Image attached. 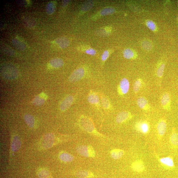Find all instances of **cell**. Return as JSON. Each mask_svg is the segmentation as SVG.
Here are the masks:
<instances>
[{
    "label": "cell",
    "mask_w": 178,
    "mask_h": 178,
    "mask_svg": "<svg viewBox=\"0 0 178 178\" xmlns=\"http://www.w3.org/2000/svg\"><path fill=\"white\" fill-rule=\"evenodd\" d=\"M1 72L4 76L8 79H14L17 77L18 71L14 66L10 65H4L2 67Z\"/></svg>",
    "instance_id": "6da1fadb"
},
{
    "label": "cell",
    "mask_w": 178,
    "mask_h": 178,
    "mask_svg": "<svg viewBox=\"0 0 178 178\" xmlns=\"http://www.w3.org/2000/svg\"><path fill=\"white\" fill-rule=\"evenodd\" d=\"M24 119L27 124L30 128H32L34 125V119L31 115L27 114L24 115Z\"/></svg>",
    "instance_id": "cb8c5ba5"
},
{
    "label": "cell",
    "mask_w": 178,
    "mask_h": 178,
    "mask_svg": "<svg viewBox=\"0 0 178 178\" xmlns=\"http://www.w3.org/2000/svg\"><path fill=\"white\" fill-rule=\"evenodd\" d=\"M77 176L80 178H90L94 176L92 172L87 171H80L78 172L77 174Z\"/></svg>",
    "instance_id": "83f0119b"
},
{
    "label": "cell",
    "mask_w": 178,
    "mask_h": 178,
    "mask_svg": "<svg viewBox=\"0 0 178 178\" xmlns=\"http://www.w3.org/2000/svg\"><path fill=\"white\" fill-rule=\"evenodd\" d=\"M12 43L13 45L19 50L24 51L26 49V46L25 44L17 39H13Z\"/></svg>",
    "instance_id": "ffe728a7"
},
{
    "label": "cell",
    "mask_w": 178,
    "mask_h": 178,
    "mask_svg": "<svg viewBox=\"0 0 178 178\" xmlns=\"http://www.w3.org/2000/svg\"><path fill=\"white\" fill-rule=\"evenodd\" d=\"M133 117L130 112L126 111H122L117 116L116 121L118 123H122L131 120Z\"/></svg>",
    "instance_id": "52a82bcc"
},
{
    "label": "cell",
    "mask_w": 178,
    "mask_h": 178,
    "mask_svg": "<svg viewBox=\"0 0 178 178\" xmlns=\"http://www.w3.org/2000/svg\"><path fill=\"white\" fill-rule=\"evenodd\" d=\"M45 100L43 98L40 96H36L33 99L32 101V104L36 106H41L43 105L45 102Z\"/></svg>",
    "instance_id": "484cf974"
},
{
    "label": "cell",
    "mask_w": 178,
    "mask_h": 178,
    "mask_svg": "<svg viewBox=\"0 0 178 178\" xmlns=\"http://www.w3.org/2000/svg\"><path fill=\"white\" fill-rule=\"evenodd\" d=\"M55 41L58 45L62 48H67L70 44V42L68 39L64 37L58 38L55 40Z\"/></svg>",
    "instance_id": "ac0fdd59"
},
{
    "label": "cell",
    "mask_w": 178,
    "mask_h": 178,
    "mask_svg": "<svg viewBox=\"0 0 178 178\" xmlns=\"http://www.w3.org/2000/svg\"><path fill=\"white\" fill-rule=\"evenodd\" d=\"M60 159L64 162H70L73 161L74 157L73 155L66 153H62L59 156Z\"/></svg>",
    "instance_id": "7402d4cb"
},
{
    "label": "cell",
    "mask_w": 178,
    "mask_h": 178,
    "mask_svg": "<svg viewBox=\"0 0 178 178\" xmlns=\"http://www.w3.org/2000/svg\"><path fill=\"white\" fill-rule=\"evenodd\" d=\"M74 101L73 96H69L67 97L61 103L60 105V109L63 112L67 110L70 107Z\"/></svg>",
    "instance_id": "30bf717a"
},
{
    "label": "cell",
    "mask_w": 178,
    "mask_h": 178,
    "mask_svg": "<svg viewBox=\"0 0 178 178\" xmlns=\"http://www.w3.org/2000/svg\"><path fill=\"white\" fill-rule=\"evenodd\" d=\"M17 2L18 4L22 6H25L27 4V3L25 1H18Z\"/></svg>",
    "instance_id": "60d3db41"
},
{
    "label": "cell",
    "mask_w": 178,
    "mask_h": 178,
    "mask_svg": "<svg viewBox=\"0 0 178 178\" xmlns=\"http://www.w3.org/2000/svg\"><path fill=\"white\" fill-rule=\"evenodd\" d=\"M85 75V69L82 67L77 68L70 75L69 80L71 83H75L79 81L84 77Z\"/></svg>",
    "instance_id": "277c9868"
},
{
    "label": "cell",
    "mask_w": 178,
    "mask_h": 178,
    "mask_svg": "<svg viewBox=\"0 0 178 178\" xmlns=\"http://www.w3.org/2000/svg\"><path fill=\"white\" fill-rule=\"evenodd\" d=\"M50 63L52 67L55 68L62 67L64 65L63 60L58 58L52 59L50 61Z\"/></svg>",
    "instance_id": "44dd1931"
},
{
    "label": "cell",
    "mask_w": 178,
    "mask_h": 178,
    "mask_svg": "<svg viewBox=\"0 0 178 178\" xmlns=\"http://www.w3.org/2000/svg\"><path fill=\"white\" fill-rule=\"evenodd\" d=\"M115 12V10L114 8L111 7H108L102 10L100 12V14L102 16L112 15Z\"/></svg>",
    "instance_id": "4316f807"
},
{
    "label": "cell",
    "mask_w": 178,
    "mask_h": 178,
    "mask_svg": "<svg viewBox=\"0 0 178 178\" xmlns=\"http://www.w3.org/2000/svg\"><path fill=\"white\" fill-rule=\"evenodd\" d=\"M80 126L83 129L89 133H96L95 127L90 119L86 117L83 116L80 118Z\"/></svg>",
    "instance_id": "3957f363"
},
{
    "label": "cell",
    "mask_w": 178,
    "mask_h": 178,
    "mask_svg": "<svg viewBox=\"0 0 178 178\" xmlns=\"http://www.w3.org/2000/svg\"><path fill=\"white\" fill-rule=\"evenodd\" d=\"M137 104L139 107L146 111L149 110L151 108L148 101L143 97H140L138 99Z\"/></svg>",
    "instance_id": "5bb4252c"
},
{
    "label": "cell",
    "mask_w": 178,
    "mask_h": 178,
    "mask_svg": "<svg viewBox=\"0 0 178 178\" xmlns=\"http://www.w3.org/2000/svg\"><path fill=\"white\" fill-rule=\"evenodd\" d=\"M24 22L26 26L29 27H33L35 24L34 21L30 19H25Z\"/></svg>",
    "instance_id": "8d00e7d4"
},
{
    "label": "cell",
    "mask_w": 178,
    "mask_h": 178,
    "mask_svg": "<svg viewBox=\"0 0 178 178\" xmlns=\"http://www.w3.org/2000/svg\"><path fill=\"white\" fill-rule=\"evenodd\" d=\"M111 28L106 27L105 29H101L98 31L99 34L102 36H107L109 35L111 32Z\"/></svg>",
    "instance_id": "836d02e7"
},
{
    "label": "cell",
    "mask_w": 178,
    "mask_h": 178,
    "mask_svg": "<svg viewBox=\"0 0 178 178\" xmlns=\"http://www.w3.org/2000/svg\"><path fill=\"white\" fill-rule=\"evenodd\" d=\"M55 5L54 2H50L47 5L46 12L49 15H51L55 11Z\"/></svg>",
    "instance_id": "f1b7e54d"
},
{
    "label": "cell",
    "mask_w": 178,
    "mask_h": 178,
    "mask_svg": "<svg viewBox=\"0 0 178 178\" xmlns=\"http://www.w3.org/2000/svg\"><path fill=\"white\" fill-rule=\"evenodd\" d=\"M143 48L147 51H149L152 47V44L151 42L149 41H144L142 44Z\"/></svg>",
    "instance_id": "d590c367"
},
{
    "label": "cell",
    "mask_w": 178,
    "mask_h": 178,
    "mask_svg": "<svg viewBox=\"0 0 178 178\" xmlns=\"http://www.w3.org/2000/svg\"><path fill=\"white\" fill-rule=\"evenodd\" d=\"M167 124L165 119L162 118L158 121L157 125V130L158 136L160 138L164 135L167 130Z\"/></svg>",
    "instance_id": "ba28073f"
},
{
    "label": "cell",
    "mask_w": 178,
    "mask_h": 178,
    "mask_svg": "<svg viewBox=\"0 0 178 178\" xmlns=\"http://www.w3.org/2000/svg\"><path fill=\"white\" fill-rule=\"evenodd\" d=\"M101 102L103 106L106 109H110L111 107L110 102L106 97H103L101 98Z\"/></svg>",
    "instance_id": "d6a6232c"
},
{
    "label": "cell",
    "mask_w": 178,
    "mask_h": 178,
    "mask_svg": "<svg viewBox=\"0 0 178 178\" xmlns=\"http://www.w3.org/2000/svg\"><path fill=\"white\" fill-rule=\"evenodd\" d=\"M55 136L52 133H49L44 136L41 142L42 147L44 149H48L53 145Z\"/></svg>",
    "instance_id": "5b68a950"
},
{
    "label": "cell",
    "mask_w": 178,
    "mask_h": 178,
    "mask_svg": "<svg viewBox=\"0 0 178 178\" xmlns=\"http://www.w3.org/2000/svg\"><path fill=\"white\" fill-rule=\"evenodd\" d=\"M86 53L91 55H94L96 54V52L95 50L92 48H89L86 50Z\"/></svg>",
    "instance_id": "ab89813d"
},
{
    "label": "cell",
    "mask_w": 178,
    "mask_h": 178,
    "mask_svg": "<svg viewBox=\"0 0 178 178\" xmlns=\"http://www.w3.org/2000/svg\"><path fill=\"white\" fill-rule=\"evenodd\" d=\"M160 162L166 168L169 169L174 168V164L173 159L171 157H166L160 158Z\"/></svg>",
    "instance_id": "4fadbf2b"
},
{
    "label": "cell",
    "mask_w": 178,
    "mask_h": 178,
    "mask_svg": "<svg viewBox=\"0 0 178 178\" xmlns=\"http://www.w3.org/2000/svg\"><path fill=\"white\" fill-rule=\"evenodd\" d=\"M124 154L125 152L123 150L119 149H113L110 152L111 157L115 159H120Z\"/></svg>",
    "instance_id": "d6986e66"
},
{
    "label": "cell",
    "mask_w": 178,
    "mask_h": 178,
    "mask_svg": "<svg viewBox=\"0 0 178 178\" xmlns=\"http://www.w3.org/2000/svg\"><path fill=\"white\" fill-rule=\"evenodd\" d=\"M130 88L129 82L126 78H123L121 80L118 88V91L121 95L126 94L129 91Z\"/></svg>",
    "instance_id": "8992f818"
},
{
    "label": "cell",
    "mask_w": 178,
    "mask_h": 178,
    "mask_svg": "<svg viewBox=\"0 0 178 178\" xmlns=\"http://www.w3.org/2000/svg\"><path fill=\"white\" fill-rule=\"evenodd\" d=\"M146 25L149 29L153 31H155L157 29L156 25L151 20H147L146 22Z\"/></svg>",
    "instance_id": "e575fe53"
},
{
    "label": "cell",
    "mask_w": 178,
    "mask_h": 178,
    "mask_svg": "<svg viewBox=\"0 0 178 178\" xmlns=\"http://www.w3.org/2000/svg\"><path fill=\"white\" fill-rule=\"evenodd\" d=\"M94 5V2L91 1L85 2L82 5L81 9L83 12H86L90 9Z\"/></svg>",
    "instance_id": "f546056e"
},
{
    "label": "cell",
    "mask_w": 178,
    "mask_h": 178,
    "mask_svg": "<svg viewBox=\"0 0 178 178\" xmlns=\"http://www.w3.org/2000/svg\"><path fill=\"white\" fill-rule=\"evenodd\" d=\"M110 55V52L108 50L105 51L102 56V60L103 62H104L108 59Z\"/></svg>",
    "instance_id": "74e56055"
},
{
    "label": "cell",
    "mask_w": 178,
    "mask_h": 178,
    "mask_svg": "<svg viewBox=\"0 0 178 178\" xmlns=\"http://www.w3.org/2000/svg\"><path fill=\"white\" fill-rule=\"evenodd\" d=\"M131 167L133 171L138 173L143 172L145 168L143 161L141 160L134 161L132 163Z\"/></svg>",
    "instance_id": "8fae6325"
},
{
    "label": "cell",
    "mask_w": 178,
    "mask_h": 178,
    "mask_svg": "<svg viewBox=\"0 0 178 178\" xmlns=\"http://www.w3.org/2000/svg\"><path fill=\"white\" fill-rule=\"evenodd\" d=\"M165 65L164 63H161L157 69V75L158 77H159L160 78H162L163 76Z\"/></svg>",
    "instance_id": "1f68e13d"
},
{
    "label": "cell",
    "mask_w": 178,
    "mask_h": 178,
    "mask_svg": "<svg viewBox=\"0 0 178 178\" xmlns=\"http://www.w3.org/2000/svg\"><path fill=\"white\" fill-rule=\"evenodd\" d=\"M123 56L127 59H133L136 57L134 52L130 49L127 48L124 50Z\"/></svg>",
    "instance_id": "603a6c76"
},
{
    "label": "cell",
    "mask_w": 178,
    "mask_h": 178,
    "mask_svg": "<svg viewBox=\"0 0 178 178\" xmlns=\"http://www.w3.org/2000/svg\"><path fill=\"white\" fill-rule=\"evenodd\" d=\"M38 176L40 178H49L50 176L49 172L45 169H42L38 172Z\"/></svg>",
    "instance_id": "4dcf8cb0"
},
{
    "label": "cell",
    "mask_w": 178,
    "mask_h": 178,
    "mask_svg": "<svg viewBox=\"0 0 178 178\" xmlns=\"http://www.w3.org/2000/svg\"><path fill=\"white\" fill-rule=\"evenodd\" d=\"M77 151L83 156L88 157H94L95 153L93 147L90 146L81 145L77 147Z\"/></svg>",
    "instance_id": "7a4b0ae2"
},
{
    "label": "cell",
    "mask_w": 178,
    "mask_h": 178,
    "mask_svg": "<svg viewBox=\"0 0 178 178\" xmlns=\"http://www.w3.org/2000/svg\"><path fill=\"white\" fill-rule=\"evenodd\" d=\"M21 146V141L20 138L18 136L14 137L12 141L11 148L13 151H16L20 148Z\"/></svg>",
    "instance_id": "9a60e30c"
},
{
    "label": "cell",
    "mask_w": 178,
    "mask_h": 178,
    "mask_svg": "<svg viewBox=\"0 0 178 178\" xmlns=\"http://www.w3.org/2000/svg\"><path fill=\"white\" fill-rule=\"evenodd\" d=\"M161 103L164 109L170 111L171 109V102L170 95L169 93H164L161 98Z\"/></svg>",
    "instance_id": "9c48e42d"
},
{
    "label": "cell",
    "mask_w": 178,
    "mask_h": 178,
    "mask_svg": "<svg viewBox=\"0 0 178 178\" xmlns=\"http://www.w3.org/2000/svg\"><path fill=\"white\" fill-rule=\"evenodd\" d=\"M177 3H178V1H177Z\"/></svg>",
    "instance_id": "ee69618b"
},
{
    "label": "cell",
    "mask_w": 178,
    "mask_h": 178,
    "mask_svg": "<svg viewBox=\"0 0 178 178\" xmlns=\"http://www.w3.org/2000/svg\"><path fill=\"white\" fill-rule=\"evenodd\" d=\"M169 142L172 146L177 147L178 146V133L174 128L172 130L169 137Z\"/></svg>",
    "instance_id": "2e32d148"
},
{
    "label": "cell",
    "mask_w": 178,
    "mask_h": 178,
    "mask_svg": "<svg viewBox=\"0 0 178 178\" xmlns=\"http://www.w3.org/2000/svg\"><path fill=\"white\" fill-rule=\"evenodd\" d=\"M135 128L137 131L144 134H146L149 131V124L146 121L138 122L135 125Z\"/></svg>",
    "instance_id": "7c38bea8"
},
{
    "label": "cell",
    "mask_w": 178,
    "mask_h": 178,
    "mask_svg": "<svg viewBox=\"0 0 178 178\" xmlns=\"http://www.w3.org/2000/svg\"><path fill=\"white\" fill-rule=\"evenodd\" d=\"M88 100L91 104L97 105L99 103L100 99L98 95L94 92L91 91L88 94Z\"/></svg>",
    "instance_id": "e0dca14e"
},
{
    "label": "cell",
    "mask_w": 178,
    "mask_h": 178,
    "mask_svg": "<svg viewBox=\"0 0 178 178\" xmlns=\"http://www.w3.org/2000/svg\"><path fill=\"white\" fill-rule=\"evenodd\" d=\"M143 80L141 79H138L136 80L133 85V90L135 93L139 92L142 86Z\"/></svg>",
    "instance_id": "d4e9b609"
},
{
    "label": "cell",
    "mask_w": 178,
    "mask_h": 178,
    "mask_svg": "<svg viewBox=\"0 0 178 178\" xmlns=\"http://www.w3.org/2000/svg\"><path fill=\"white\" fill-rule=\"evenodd\" d=\"M177 19H178V17H177Z\"/></svg>",
    "instance_id": "7bdbcfd3"
},
{
    "label": "cell",
    "mask_w": 178,
    "mask_h": 178,
    "mask_svg": "<svg viewBox=\"0 0 178 178\" xmlns=\"http://www.w3.org/2000/svg\"><path fill=\"white\" fill-rule=\"evenodd\" d=\"M4 50V52L7 54L13 55L15 54L14 51H13V50L9 47H5Z\"/></svg>",
    "instance_id": "f35d334b"
},
{
    "label": "cell",
    "mask_w": 178,
    "mask_h": 178,
    "mask_svg": "<svg viewBox=\"0 0 178 178\" xmlns=\"http://www.w3.org/2000/svg\"><path fill=\"white\" fill-rule=\"evenodd\" d=\"M69 1H63V5H65L68 3Z\"/></svg>",
    "instance_id": "b9f144b4"
}]
</instances>
